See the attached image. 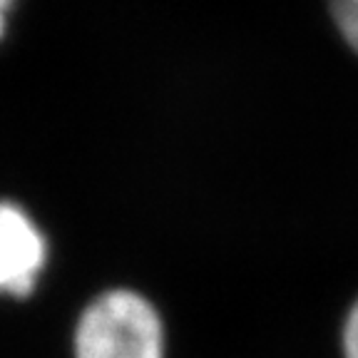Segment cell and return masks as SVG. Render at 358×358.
<instances>
[{"instance_id": "1", "label": "cell", "mask_w": 358, "mask_h": 358, "mask_svg": "<svg viewBox=\"0 0 358 358\" xmlns=\"http://www.w3.org/2000/svg\"><path fill=\"white\" fill-rule=\"evenodd\" d=\"M75 358H164L162 316L140 291H105L80 316Z\"/></svg>"}, {"instance_id": "2", "label": "cell", "mask_w": 358, "mask_h": 358, "mask_svg": "<svg viewBox=\"0 0 358 358\" xmlns=\"http://www.w3.org/2000/svg\"><path fill=\"white\" fill-rule=\"evenodd\" d=\"M48 262V241L28 212L0 201V294L25 299Z\"/></svg>"}, {"instance_id": "3", "label": "cell", "mask_w": 358, "mask_h": 358, "mask_svg": "<svg viewBox=\"0 0 358 358\" xmlns=\"http://www.w3.org/2000/svg\"><path fill=\"white\" fill-rule=\"evenodd\" d=\"M329 10L341 40L358 55V0H329Z\"/></svg>"}, {"instance_id": "4", "label": "cell", "mask_w": 358, "mask_h": 358, "mask_svg": "<svg viewBox=\"0 0 358 358\" xmlns=\"http://www.w3.org/2000/svg\"><path fill=\"white\" fill-rule=\"evenodd\" d=\"M341 351L343 358H358V299L348 308L341 329Z\"/></svg>"}, {"instance_id": "5", "label": "cell", "mask_w": 358, "mask_h": 358, "mask_svg": "<svg viewBox=\"0 0 358 358\" xmlns=\"http://www.w3.org/2000/svg\"><path fill=\"white\" fill-rule=\"evenodd\" d=\"M13 0H0V38L6 35V22H8V10H10Z\"/></svg>"}]
</instances>
